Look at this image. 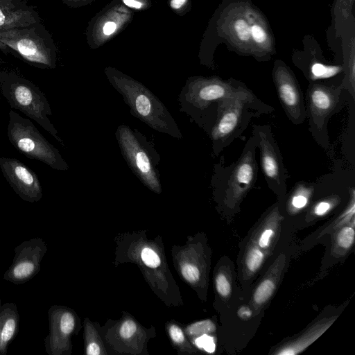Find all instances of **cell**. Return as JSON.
<instances>
[{"label":"cell","mask_w":355,"mask_h":355,"mask_svg":"<svg viewBox=\"0 0 355 355\" xmlns=\"http://www.w3.org/2000/svg\"><path fill=\"white\" fill-rule=\"evenodd\" d=\"M331 207V202L327 200H324L316 204L314 207V213L318 216H322L327 213Z\"/></svg>","instance_id":"29"},{"label":"cell","mask_w":355,"mask_h":355,"mask_svg":"<svg viewBox=\"0 0 355 355\" xmlns=\"http://www.w3.org/2000/svg\"><path fill=\"white\" fill-rule=\"evenodd\" d=\"M181 272L186 280L194 283L199 279L200 271L198 268L190 263H185L181 268Z\"/></svg>","instance_id":"23"},{"label":"cell","mask_w":355,"mask_h":355,"mask_svg":"<svg viewBox=\"0 0 355 355\" xmlns=\"http://www.w3.org/2000/svg\"><path fill=\"white\" fill-rule=\"evenodd\" d=\"M143 262L150 268H156L160 264V259L158 254L152 249L145 248L141 252Z\"/></svg>","instance_id":"22"},{"label":"cell","mask_w":355,"mask_h":355,"mask_svg":"<svg viewBox=\"0 0 355 355\" xmlns=\"http://www.w3.org/2000/svg\"><path fill=\"white\" fill-rule=\"evenodd\" d=\"M0 92L12 108L35 121L64 146L49 117L52 115L50 104L36 85L13 71L0 70Z\"/></svg>","instance_id":"4"},{"label":"cell","mask_w":355,"mask_h":355,"mask_svg":"<svg viewBox=\"0 0 355 355\" xmlns=\"http://www.w3.org/2000/svg\"><path fill=\"white\" fill-rule=\"evenodd\" d=\"M49 333L44 338L45 352L49 355H60L68 350L69 337L74 331L76 320L73 312L60 306L48 311Z\"/></svg>","instance_id":"14"},{"label":"cell","mask_w":355,"mask_h":355,"mask_svg":"<svg viewBox=\"0 0 355 355\" xmlns=\"http://www.w3.org/2000/svg\"><path fill=\"white\" fill-rule=\"evenodd\" d=\"M0 51L4 53H11L10 49L5 45L3 43L0 42Z\"/></svg>","instance_id":"36"},{"label":"cell","mask_w":355,"mask_h":355,"mask_svg":"<svg viewBox=\"0 0 355 355\" xmlns=\"http://www.w3.org/2000/svg\"><path fill=\"white\" fill-rule=\"evenodd\" d=\"M121 154L136 177L152 191H162L160 156L153 143L137 129L121 124L115 132Z\"/></svg>","instance_id":"6"},{"label":"cell","mask_w":355,"mask_h":355,"mask_svg":"<svg viewBox=\"0 0 355 355\" xmlns=\"http://www.w3.org/2000/svg\"><path fill=\"white\" fill-rule=\"evenodd\" d=\"M7 136L10 144L29 159L40 161L53 169L67 171L69 165L59 150L37 130L32 121L10 110Z\"/></svg>","instance_id":"9"},{"label":"cell","mask_w":355,"mask_h":355,"mask_svg":"<svg viewBox=\"0 0 355 355\" xmlns=\"http://www.w3.org/2000/svg\"><path fill=\"white\" fill-rule=\"evenodd\" d=\"M215 329V326L210 320H203L193 323L188 327L187 331L189 335H199L209 333Z\"/></svg>","instance_id":"18"},{"label":"cell","mask_w":355,"mask_h":355,"mask_svg":"<svg viewBox=\"0 0 355 355\" xmlns=\"http://www.w3.org/2000/svg\"><path fill=\"white\" fill-rule=\"evenodd\" d=\"M354 231L350 227L343 228L338 235V243L344 248H349L354 242Z\"/></svg>","instance_id":"21"},{"label":"cell","mask_w":355,"mask_h":355,"mask_svg":"<svg viewBox=\"0 0 355 355\" xmlns=\"http://www.w3.org/2000/svg\"><path fill=\"white\" fill-rule=\"evenodd\" d=\"M86 353L90 355H98L101 354V349L96 343H91L87 347Z\"/></svg>","instance_id":"31"},{"label":"cell","mask_w":355,"mask_h":355,"mask_svg":"<svg viewBox=\"0 0 355 355\" xmlns=\"http://www.w3.org/2000/svg\"><path fill=\"white\" fill-rule=\"evenodd\" d=\"M0 168L3 177L17 195L28 202L42 198V189L36 173L24 163L12 157H0Z\"/></svg>","instance_id":"13"},{"label":"cell","mask_w":355,"mask_h":355,"mask_svg":"<svg viewBox=\"0 0 355 355\" xmlns=\"http://www.w3.org/2000/svg\"><path fill=\"white\" fill-rule=\"evenodd\" d=\"M256 151L257 145L252 135L236 161L225 166L223 156L214 164L211 184L216 193L225 200L239 201L254 186L259 171Z\"/></svg>","instance_id":"5"},{"label":"cell","mask_w":355,"mask_h":355,"mask_svg":"<svg viewBox=\"0 0 355 355\" xmlns=\"http://www.w3.org/2000/svg\"><path fill=\"white\" fill-rule=\"evenodd\" d=\"M169 334L172 340L176 343H182L184 340L182 331L176 325L170 327Z\"/></svg>","instance_id":"28"},{"label":"cell","mask_w":355,"mask_h":355,"mask_svg":"<svg viewBox=\"0 0 355 355\" xmlns=\"http://www.w3.org/2000/svg\"><path fill=\"white\" fill-rule=\"evenodd\" d=\"M238 313H239L240 317H241L243 318H248V317L250 316V315H251L250 310L249 309L246 308V307L241 308L239 311Z\"/></svg>","instance_id":"35"},{"label":"cell","mask_w":355,"mask_h":355,"mask_svg":"<svg viewBox=\"0 0 355 355\" xmlns=\"http://www.w3.org/2000/svg\"><path fill=\"white\" fill-rule=\"evenodd\" d=\"M263 259V254L261 251L257 248L252 249L246 259V263L248 269L251 271H255L260 266Z\"/></svg>","instance_id":"20"},{"label":"cell","mask_w":355,"mask_h":355,"mask_svg":"<svg viewBox=\"0 0 355 355\" xmlns=\"http://www.w3.org/2000/svg\"><path fill=\"white\" fill-rule=\"evenodd\" d=\"M345 92L342 83L325 81L310 82L306 89L304 99L309 130L315 141L324 150L330 146L329 121L340 110Z\"/></svg>","instance_id":"7"},{"label":"cell","mask_w":355,"mask_h":355,"mask_svg":"<svg viewBox=\"0 0 355 355\" xmlns=\"http://www.w3.org/2000/svg\"><path fill=\"white\" fill-rule=\"evenodd\" d=\"M273 82L280 104L291 122L300 125L306 119L305 99L297 80L283 65L273 71Z\"/></svg>","instance_id":"12"},{"label":"cell","mask_w":355,"mask_h":355,"mask_svg":"<svg viewBox=\"0 0 355 355\" xmlns=\"http://www.w3.org/2000/svg\"><path fill=\"white\" fill-rule=\"evenodd\" d=\"M137 331V325L132 320H125L119 329L120 336L125 339L132 337Z\"/></svg>","instance_id":"27"},{"label":"cell","mask_w":355,"mask_h":355,"mask_svg":"<svg viewBox=\"0 0 355 355\" xmlns=\"http://www.w3.org/2000/svg\"><path fill=\"white\" fill-rule=\"evenodd\" d=\"M116 24L114 22L108 21V22H106L105 24V25L103 26V31L104 34L109 35L114 32V31L116 30Z\"/></svg>","instance_id":"32"},{"label":"cell","mask_w":355,"mask_h":355,"mask_svg":"<svg viewBox=\"0 0 355 355\" xmlns=\"http://www.w3.org/2000/svg\"><path fill=\"white\" fill-rule=\"evenodd\" d=\"M41 22L31 0H0V31Z\"/></svg>","instance_id":"15"},{"label":"cell","mask_w":355,"mask_h":355,"mask_svg":"<svg viewBox=\"0 0 355 355\" xmlns=\"http://www.w3.org/2000/svg\"><path fill=\"white\" fill-rule=\"evenodd\" d=\"M195 343L199 348H202L207 352L211 353L215 350L214 339L208 335L204 334L198 337L195 340Z\"/></svg>","instance_id":"24"},{"label":"cell","mask_w":355,"mask_h":355,"mask_svg":"<svg viewBox=\"0 0 355 355\" xmlns=\"http://www.w3.org/2000/svg\"><path fill=\"white\" fill-rule=\"evenodd\" d=\"M251 37L257 44H263L267 39V35L262 26L257 24L250 26Z\"/></svg>","instance_id":"25"},{"label":"cell","mask_w":355,"mask_h":355,"mask_svg":"<svg viewBox=\"0 0 355 355\" xmlns=\"http://www.w3.org/2000/svg\"><path fill=\"white\" fill-rule=\"evenodd\" d=\"M216 289L222 296H227L231 291V287L226 277L223 274H219L216 279Z\"/></svg>","instance_id":"26"},{"label":"cell","mask_w":355,"mask_h":355,"mask_svg":"<svg viewBox=\"0 0 355 355\" xmlns=\"http://www.w3.org/2000/svg\"><path fill=\"white\" fill-rule=\"evenodd\" d=\"M234 29L236 37L241 41H248L251 38L250 26L243 19H238L234 24Z\"/></svg>","instance_id":"19"},{"label":"cell","mask_w":355,"mask_h":355,"mask_svg":"<svg viewBox=\"0 0 355 355\" xmlns=\"http://www.w3.org/2000/svg\"><path fill=\"white\" fill-rule=\"evenodd\" d=\"M0 42L32 66L40 69L55 67V47L42 22L0 31Z\"/></svg>","instance_id":"8"},{"label":"cell","mask_w":355,"mask_h":355,"mask_svg":"<svg viewBox=\"0 0 355 355\" xmlns=\"http://www.w3.org/2000/svg\"><path fill=\"white\" fill-rule=\"evenodd\" d=\"M14 251L12 263L4 272L3 279L15 284H22L40 271L47 245L42 238H32L16 246Z\"/></svg>","instance_id":"11"},{"label":"cell","mask_w":355,"mask_h":355,"mask_svg":"<svg viewBox=\"0 0 355 355\" xmlns=\"http://www.w3.org/2000/svg\"><path fill=\"white\" fill-rule=\"evenodd\" d=\"M113 87L122 96L130 113L154 130L173 138L182 134L175 120L164 104L149 89L125 76H108Z\"/></svg>","instance_id":"3"},{"label":"cell","mask_w":355,"mask_h":355,"mask_svg":"<svg viewBox=\"0 0 355 355\" xmlns=\"http://www.w3.org/2000/svg\"><path fill=\"white\" fill-rule=\"evenodd\" d=\"M243 84L218 78L188 80L178 97L180 110L208 134L214 123L220 101L232 95Z\"/></svg>","instance_id":"2"},{"label":"cell","mask_w":355,"mask_h":355,"mask_svg":"<svg viewBox=\"0 0 355 355\" xmlns=\"http://www.w3.org/2000/svg\"><path fill=\"white\" fill-rule=\"evenodd\" d=\"M123 3L129 7L140 8L142 3L135 0H123Z\"/></svg>","instance_id":"33"},{"label":"cell","mask_w":355,"mask_h":355,"mask_svg":"<svg viewBox=\"0 0 355 355\" xmlns=\"http://www.w3.org/2000/svg\"><path fill=\"white\" fill-rule=\"evenodd\" d=\"M275 288L274 283L266 279L263 281L257 287L254 295V300L257 304L265 302L272 295Z\"/></svg>","instance_id":"17"},{"label":"cell","mask_w":355,"mask_h":355,"mask_svg":"<svg viewBox=\"0 0 355 355\" xmlns=\"http://www.w3.org/2000/svg\"><path fill=\"white\" fill-rule=\"evenodd\" d=\"M1 302L0 300V355H6L19 331V315L15 303Z\"/></svg>","instance_id":"16"},{"label":"cell","mask_w":355,"mask_h":355,"mask_svg":"<svg viewBox=\"0 0 355 355\" xmlns=\"http://www.w3.org/2000/svg\"><path fill=\"white\" fill-rule=\"evenodd\" d=\"M252 135L259 151L260 164L266 182L272 191L284 196L286 193L289 175L271 126L268 124L253 125Z\"/></svg>","instance_id":"10"},{"label":"cell","mask_w":355,"mask_h":355,"mask_svg":"<svg viewBox=\"0 0 355 355\" xmlns=\"http://www.w3.org/2000/svg\"><path fill=\"white\" fill-rule=\"evenodd\" d=\"M274 111L243 84L232 95L220 101L213 126L207 134L212 154L218 156L235 139L240 138L251 121Z\"/></svg>","instance_id":"1"},{"label":"cell","mask_w":355,"mask_h":355,"mask_svg":"<svg viewBox=\"0 0 355 355\" xmlns=\"http://www.w3.org/2000/svg\"><path fill=\"white\" fill-rule=\"evenodd\" d=\"M273 232L272 230H266L262 234L259 241V245L261 248H265L268 245V241L270 240V236H272Z\"/></svg>","instance_id":"30"},{"label":"cell","mask_w":355,"mask_h":355,"mask_svg":"<svg viewBox=\"0 0 355 355\" xmlns=\"http://www.w3.org/2000/svg\"><path fill=\"white\" fill-rule=\"evenodd\" d=\"M186 1L187 0H171V6L174 9H178L184 5Z\"/></svg>","instance_id":"34"}]
</instances>
